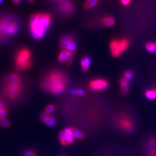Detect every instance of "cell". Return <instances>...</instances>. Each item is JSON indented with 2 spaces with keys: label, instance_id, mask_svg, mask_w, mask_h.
Wrapping results in <instances>:
<instances>
[{
  "label": "cell",
  "instance_id": "30bf717a",
  "mask_svg": "<svg viewBox=\"0 0 156 156\" xmlns=\"http://www.w3.org/2000/svg\"><path fill=\"white\" fill-rule=\"evenodd\" d=\"M120 127L125 131H131L134 129V124L129 117L122 116L118 120Z\"/></svg>",
  "mask_w": 156,
  "mask_h": 156
},
{
  "label": "cell",
  "instance_id": "e575fe53",
  "mask_svg": "<svg viewBox=\"0 0 156 156\" xmlns=\"http://www.w3.org/2000/svg\"></svg>",
  "mask_w": 156,
  "mask_h": 156
},
{
  "label": "cell",
  "instance_id": "44dd1931",
  "mask_svg": "<svg viewBox=\"0 0 156 156\" xmlns=\"http://www.w3.org/2000/svg\"><path fill=\"white\" fill-rule=\"evenodd\" d=\"M56 118L53 116H50V117L48 118V119L47 120V121L45 123L46 125H47L48 126H49V127L54 126V125H56Z\"/></svg>",
  "mask_w": 156,
  "mask_h": 156
},
{
  "label": "cell",
  "instance_id": "cb8c5ba5",
  "mask_svg": "<svg viewBox=\"0 0 156 156\" xmlns=\"http://www.w3.org/2000/svg\"><path fill=\"white\" fill-rule=\"evenodd\" d=\"M49 117H50V114H48L44 112L40 116V120L42 122L45 123Z\"/></svg>",
  "mask_w": 156,
  "mask_h": 156
},
{
  "label": "cell",
  "instance_id": "3957f363",
  "mask_svg": "<svg viewBox=\"0 0 156 156\" xmlns=\"http://www.w3.org/2000/svg\"><path fill=\"white\" fill-rule=\"evenodd\" d=\"M2 93L10 100H15L21 97L23 91V82L21 75L17 73L7 75L2 84Z\"/></svg>",
  "mask_w": 156,
  "mask_h": 156
},
{
  "label": "cell",
  "instance_id": "9a60e30c",
  "mask_svg": "<svg viewBox=\"0 0 156 156\" xmlns=\"http://www.w3.org/2000/svg\"><path fill=\"white\" fill-rule=\"evenodd\" d=\"M103 23L105 26L111 27L114 25L115 21L113 18L110 17V16H107V17L104 18L103 19Z\"/></svg>",
  "mask_w": 156,
  "mask_h": 156
},
{
  "label": "cell",
  "instance_id": "f1b7e54d",
  "mask_svg": "<svg viewBox=\"0 0 156 156\" xmlns=\"http://www.w3.org/2000/svg\"><path fill=\"white\" fill-rule=\"evenodd\" d=\"M73 56H70L69 57H68V60H67V62H66V64L67 65H70L72 63H73Z\"/></svg>",
  "mask_w": 156,
  "mask_h": 156
},
{
  "label": "cell",
  "instance_id": "ffe728a7",
  "mask_svg": "<svg viewBox=\"0 0 156 156\" xmlns=\"http://www.w3.org/2000/svg\"><path fill=\"white\" fill-rule=\"evenodd\" d=\"M146 49L148 52L155 53V43L152 42L147 43L146 45Z\"/></svg>",
  "mask_w": 156,
  "mask_h": 156
},
{
  "label": "cell",
  "instance_id": "2e32d148",
  "mask_svg": "<svg viewBox=\"0 0 156 156\" xmlns=\"http://www.w3.org/2000/svg\"><path fill=\"white\" fill-rule=\"evenodd\" d=\"M59 141L60 142V143L62 145L67 146L69 145V144L67 140L66 135H65L64 130L61 131L60 132V133L59 134Z\"/></svg>",
  "mask_w": 156,
  "mask_h": 156
},
{
  "label": "cell",
  "instance_id": "484cf974",
  "mask_svg": "<svg viewBox=\"0 0 156 156\" xmlns=\"http://www.w3.org/2000/svg\"><path fill=\"white\" fill-rule=\"evenodd\" d=\"M71 93L74 95H83L84 94V92L82 89H79L77 90H73L71 91Z\"/></svg>",
  "mask_w": 156,
  "mask_h": 156
},
{
  "label": "cell",
  "instance_id": "5b68a950",
  "mask_svg": "<svg viewBox=\"0 0 156 156\" xmlns=\"http://www.w3.org/2000/svg\"><path fill=\"white\" fill-rule=\"evenodd\" d=\"M15 62L18 71H26L29 70L32 65L31 52L27 48H22L15 54Z\"/></svg>",
  "mask_w": 156,
  "mask_h": 156
},
{
  "label": "cell",
  "instance_id": "d4e9b609",
  "mask_svg": "<svg viewBox=\"0 0 156 156\" xmlns=\"http://www.w3.org/2000/svg\"><path fill=\"white\" fill-rule=\"evenodd\" d=\"M124 77H125V79H126L127 80H130V79H132V78L133 77V73H132L131 71H127L125 72V74H124Z\"/></svg>",
  "mask_w": 156,
  "mask_h": 156
},
{
  "label": "cell",
  "instance_id": "4fadbf2b",
  "mask_svg": "<svg viewBox=\"0 0 156 156\" xmlns=\"http://www.w3.org/2000/svg\"><path fill=\"white\" fill-rule=\"evenodd\" d=\"M70 55L66 52L65 51H62V50L61 52L59 53L58 57H57V60L59 61V62H61V63H66L68 57Z\"/></svg>",
  "mask_w": 156,
  "mask_h": 156
},
{
  "label": "cell",
  "instance_id": "ac0fdd59",
  "mask_svg": "<svg viewBox=\"0 0 156 156\" xmlns=\"http://www.w3.org/2000/svg\"><path fill=\"white\" fill-rule=\"evenodd\" d=\"M145 96L149 100H156V89L149 90L145 92Z\"/></svg>",
  "mask_w": 156,
  "mask_h": 156
},
{
  "label": "cell",
  "instance_id": "1f68e13d",
  "mask_svg": "<svg viewBox=\"0 0 156 156\" xmlns=\"http://www.w3.org/2000/svg\"><path fill=\"white\" fill-rule=\"evenodd\" d=\"M29 2H30L31 3H34L35 2V0H28Z\"/></svg>",
  "mask_w": 156,
  "mask_h": 156
},
{
  "label": "cell",
  "instance_id": "7a4b0ae2",
  "mask_svg": "<svg viewBox=\"0 0 156 156\" xmlns=\"http://www.w3.org/2000/svg\"><path fill=\"white\" fill-rule=\"evenodd\" d=\"M52 15L48 12H38L32 15L29 21V31L35 40L44 37L52 24Z\"/></svg>",
  "mask_w": 156,
  "mask_h": 156
},
{
  "label": "cell",
  "instance_id": "9c48e42d",
  "mask_svg": "<svg viewBox=\"0 0 156 156\" xmlns=\"http://www.w3.org/2000/svg\"><path fill=\"white\" fill-rule=\"evenodd\" d=\"M109 86L108 81L103 79H95L89 83V87L94 91H102L106 89Z\"/></svg>",
  "mask_w": 156,
  "mask_h": 156
},
{
  "label": "cell",
  "instance_id": "f546056e",
  "mask_svg": "<svg viewBox=\"0 0 156 156\" xmlns=\"http://www.w3.org/2000/svg\"><path fill=\"white\" fill-rule=\"evenodd\" d=\"M51 2H53V3H56L57 4V5L62 3V2H64L65 0H50Z\"/></svg>",
  "mask_w": 156,
  "mask_h": 156
},
{
  "label": "cell",
  "instance_id": "277c9868",
  "mask_svg": "<svg viewBox=\"0 0 156 156\" xmlns=\"http://www.w3.org/2000/svg\"><path fill=\"white\" fill-rule=\"evenodd\" d=\"M20 21L15 16H0V42L7 41L13 37L20 29Z\"/></svg>",
  "mask_w": 156,
  "mask_h": 156
},
{
  "label": "cell",
  "instance_id": "836d02e7",
  "mask_svg": "<svg viewBox=\"0 0 156 156\" xmlns=\"http://www.w3.org/2000/svg\"><path fill=\"white\" fill-rule=\"evenodd\" d=\"M2 1H3V0H0V4H1L2 2Z\"/></svg>",
  "mask_w": 156,
  "mask_h": 156
},
{
  "label": "cell",
  "instance_id": "d6986e66",
  "mask_svg": "<svg viewBox=\"0 0 156 156\" xmlns=\"http://www.w3.org/2000/svg\"><path fill=\"white\" fill-rule=\"evenodd\" d=\"M72 130H73V135L75 139H83L84 138V134L81 131L76 130V129L73 128V127H72Z\"/></svg>",
  "mask_w": 156,
  "mask_h": 156
},
{
  "label": "cell",
  "instance_id": "d6a6232c",
  "mask_svg": "<svg viewBox=\"0 0 156 156\" xmlns=\"http://www.w3.org/2000/svg\"><path fill=\"white\" fill-rule=\"evenodd\" d=\"M3 102H2V99L1 98H0V104H1V103H2Z\"/></svg>",
  "mask_w": 156,
  "mask_h": 156
},
{
  "label": "cell",
  "instance_id": "ba28073f",
  "mask_svg": "<svg viewBox=\"0 0 156 156\" xmlns=\"http://www.w3.org/2000/svg\"><path fill=\"white\" fill-rule=\"evenodd\" d=\"M57 10L62 15L70 16L75 10V5L72 1L65 0L57 5Z\"/></svg>",
  "mask_w": 156,
  "mask_h": 156
},
{
  "label": "cell",
  "instance_id": "6da1fadb",
  "mask_svg": "<svg viewBox=\"0 0 156 156\" xmlns=\"http://www.w3.org/2000/svg\"><path fill=\"white\" fill-rule=\"evenodd\" d=\"M68 84L67 76L61 70H53L43 77L40 84L42 89L48 93L60 94L65 90Z\"/></svg>",
  "mask_w": 156,
  "mask_h": 156
},
{
  "label": "cell",
  "instance_id": "7402d4cb",
  "mask_svg": "<svg viewBox=\"0 0 156 156\" xmlns=\"http://www.w3.org/2000/svg\"><path fill=\"white\" fill-rule=\"evenodd\" d=\"M0 125L4 127L8 128L10 126V123L8 120L6 119V117L0 118Z\"/></svg>",
  "mask_w": 156,
  "mask_h": 156
},
{
  "label": "cell",
  "instance_id": "83f0119b",
  "mask_svg": "<svg viewBox=\"0 0 156 156\" xmlns=\"http://www.w3.org/2000/svg\"><path fill=\"white\" fill-rule=\"evenodd\" d=\"M147 155L148 156H156V149H152Z\"/></svg>",
  "mask_w": 156,
  "mask_h": 156
},
{
  "label": "cell",
  "instance_id": "5bb4252c",
  "mask_svg": "<svg viewBox=\"0 0 156 156\" xmlns=\"http://www.w3.org/2000/svg\"><path fill=\"white\" fill-rule=\"evenodd\" d=\"M120 84L122 89V93L123 94H127L128 92V81L125 78L122 79L120 82Z\"/></svg>",
  "mask_w": 156,
  "mask_h": 156
},
{
  "label": "cell",
  "instance_id": "e0dca14e",
  "mask_svg": "<svg viewBox=\"0 0 156 156\" xmlns=\"http://www.w3.org/2000/svg\"><path fill=\"white\" fill-rule=\"evenodd\" d=\"M98 3V0H87L84 4V8L89 10L95 7Z\"/></svg>",
  "mask_w": 156,
  "mask_h": 156
},
{
  "label": "cell",
  "instance_id": "603a6c76",
  "mask_svg": "<svg viewBox=\"0 0 156 156\" xmlns=\"http://www.w3.org/2000/svg\"><path fill=\"white\" fill-rule=\"evenodd\" d=\"M54 110H55L54 105L53 104H49L46 107L45 109V112H46L48 114H52L54 111Z\"/></svg>",
  "mask_w": 156,
  "mask_h": 156
},
{
  "label": "cell",
  "instance_id": "8fae6325",
  "mask_svg": "<svg viewBox=\"0 0 156 156\" xmlns=\"http://www.w3.org/2000/svg\"><path fill=\"white\" fill-rule=\"evenodd\" d=\"M92 60L90 57L86 56L84 57L81 61V65L82 67V70L83 73H87L89 71V67L91 64Z\"/></svg>",
  "mask_w": 156,
  "mask_h": 156
},
{
  "label": "cell",
  "instance_id": "8992f818",
  "mask_svg": "<svg viewBox=\"0 0 156 156\" xmlns=\"http://www.w3.org/2000/svg\"><path fill=\"white\" fill-rule=\"evenodd\" d=\"M60 48L62 51H65L70 55L73 56L76 52V44L73 38L70 35L62 36L59 41Z\"/></svg>",
  "mask_w": 156,
  "mask_h": 156
},
{
  "label": "cell",
  "instance_id": "7c38bea8",
  "mask_svg": "<svg viewBox=\"0 0 156 156\" xmlns=\"http://www.w3.org/2000/svg\"><path fill=\"white\" fill-rule=\"evenodd\" d=\"M64 131L65 135H66L67 140L68 144H73L75 141V138L73 135L72 128H66L64 130Z\"/></svg>",
  "mask_w": 156,
  "mask_h": 156
},
{
  "label": "cell",
  "instance_id": "4dcf8cb0",
  "mask_svg": "<svg viewBox=\"0 0 156 156\" xmlns=\"http://www.w3.org/2000/svg\"><path fill=\"white\" fill-rule=\"evenodd\" d=\"M21 1V0H12V1L13 2V3L15 4H16V5L20 4Z\"/></svg>",
  "mask_w": 156,
  "mask_h": 156
},
{
  "label": "cell",
  "instance_id": "52a82bcc",
  "mask_svg": "<svg viewBox=\"0 0 156 156\" xmlns=\"http://www.w3.org/2000/svg\"><path fill=\"white\" fill-rule=\"evenodd\" d=\"M130 45V42L127 39L120 40H114L110 43V51L112 56L114 57H117L122 53L126 51Z\"/></svg>",
  "mask_w": 156,
  "mask_h": 156
},
{
  "label": "cell",
  "instance_id": "4316f807",
  "mask_svg": "<svg viewBox=\"0 0 156 156\" xmlns=\"http://www.w3.org/2000/svg\"><path fill=\"white\" fill-rule=\"evenodd\" d=\"M24 156H37L36 153L32 150H26L24 153Z\"/></svg>",
  "mask_w": 156,
  "mask_h": 156
}]
</instances>
